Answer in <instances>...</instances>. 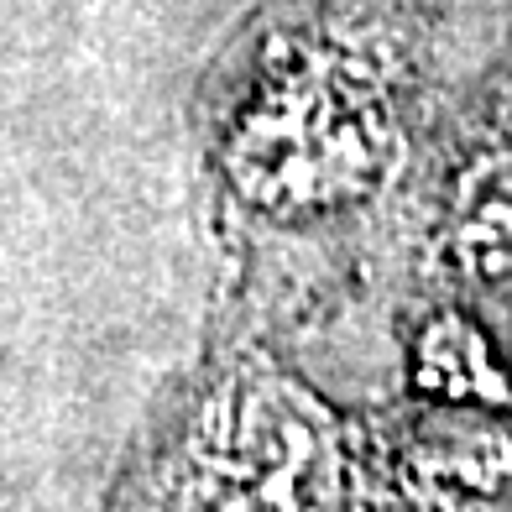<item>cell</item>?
Instances as JSON below:
<instances>
[{
    "label": "cell",
    "mask_w": 512,
    "mask_h": 512,
    "mask_svg": "<svg viewBox=\"0 0 512 512\" xmlns=\"http://www.w3.org/2000/svg\"><path fill=\"white\" fill-rule=\"evenodd\" d=\"M398 272L408 293L512 319V16L486 58L445 79L418 152Z\"/></svg>",
    "instance_id": "obj_4"
},
{
    "label": "cell",
    "mask_w": 512,
    "mask_h": 512,
    "mask_svg": "<svg viewBox=\"0 0 512 512\" xmlns=\"http://www.w3.org/2000/svg\"><path fill=\"white\" fill-rule=\"evenodd\" d=\"M361 408L298 366L293 340L209 314L162 382L95 512H356Z\"/></svg>",
    "instance_id": "obj_2"
},
{
    "label": "cell",
    "mask_w": 512,
    "mask_h": 512,
    "mask_svg": "<svg viewBox=\"0 0 512 512\" xmlns=\"http://www.w3.org/2000/svg\"><path fill=\"white\" fill-rule=\"evenodd\" d=\"M356 512H512V361L486 314L403 298L398 392L361 403Z\"/></svg>",
    "instance_id": "obj_3"
},
{
    "label": "cell",
    "mask_w": 512,
    "mask_h": 512,
    "mask_svg": "<svg viewBox=\"0 0 512 512\" xmlns=\"http://www.w3.org/2000/svg\"><path fill=\"white\" fill-rule=\"evenodd\" d=\"M455 0H262L209 53L189 126L215 309L304 340L398 272Z\"/></svg>",
    "instance_id": "obj_1"
}]
</instances>
